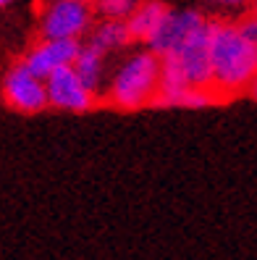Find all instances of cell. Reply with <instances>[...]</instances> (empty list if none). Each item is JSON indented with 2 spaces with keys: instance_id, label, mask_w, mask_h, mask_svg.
Here are the masks:
<instances>
[{
  "instance_id": "cell-1",
  "label": "cell",
  "mask_w": 257,
  "mask_h": 260,
  "mask_svg": "<svg viewBox=\"0 0 257 260\" xmlns=\"http://www.w3.org/2000/svg\"><path fill=\"white\" fill-rule=\"evenodd\" d=\"M257 79V50L241 35L236 21L215 19L213 24V87L231 100L249 92Z\"/></svg>"
},
{
  "instance_id": "cell-2",
  "label": "cell",
  "mask_w": 257,
  "mask_h": 260,
  "mask_svg": "<svg viewBox=\"0 0 257 260\" xmlns=\"http://www.w3.org/2000/svg\"><path fill=\"white\" fill-rule=\"evenodd\" d=\"M160 58L155 53H134L118 66L108 87V103L118 111H139L153 105L160 87Z\"/></svg>"
},
{
  "instance_id": "cell-3",
  "label": "cell",
  "mask_w": 257,
  "mask_h": 260,
  "mask_svg": "<svg viewBox=\"0 0 257 260\" xmlns=\"http://www.w3.org/2000/svg\"><path fill=\"white\" fill-rule=\"evenodd\" d=\"M213 24L215 19H205L173 53L192 87H213Z\"/></svg>"
},
{
  "instance_id": "cell-4",
  "label": "cell",
  "mask_w": 257,
  "mask_h": 260,
  "mask_svg": "<svg viewBox=\"0 0 257 260\" xmlns=\"http://www.w3.org/2000/svg\"><path fill=\"white\" fill-rule=\"evenodd\" d=\"M42 40H79L92 32V6L82 0H53L40 21Z\"/></svg>"
},
{
  "instance_id": "cell-5",
  "label": "cell",
  "mask_w": 257,
  "mask_h": 260,
  "mask_svg": "<svg viewBox=\"0 0 257 260\" xmlns=\"http://www.w3.org/2000/svg\"><path fill=\"white\" fill-rule=\"evenodd\" d=\"M3 100L19 113H40L50 105L45 79L32 74L24 63H16L3 79Z\"/></svg>"
},
{
  "instance_id": "cell-6",
  "label": "cell",
  "mask_w": 257,
  "mask_h": 260,
  "mask_svg": "<svg viewBox=\"0 0 257 260\" xmlns=\"http://www.w3.org/2000/svg\"><path fill=\"white\" fill-rule=\"evenodd\" d=\"M45 87H48V98L50 105L58 111H71V113H87L95 108V92L89 89L82 76L77 74L74 66L58 69L53 71L48 79H45Z\"/></svg>"
},
{
  "instance_id": "cell-7",
  "label": "cell",
  "mask_w": 257,
  "mask_h": 260,
  "mask_svg": "<svg viewBox=\"0 0 257 260\" xmlns=\"http://www.w3.org/2000/svg\"><path fill=\"white\" fill-rule=\"evenodd\" d=\"M202 21H205V16L200 11H189V8H184V11H168V13H165V19H163V24L158 26V32L150 37V42H147L150 53H155L158 58L173 55Z\"/></svg>"
},
{
  "instance_id": "cell-8",
  "label": "cell",
  "mask_w": 257,
  "mask_h": 260,
  "mask_svg": "<svg viewBox=\"0 0 257 260\" xmlns=\"http://www.w3.org/2000/svg\"><path fill=\"white\" fill-rule=\"evenodd\" d=\"M79 53H82L79 40H42L40 45H34L26 53V58L21 63L32 74H37L40 79H48L53 71L77 63Z\"/></svg>"
},
{
  "instance_id": "cell-9",
  "label": "cell",
  "mask_w": 257,
  "mask_h": 260,
  "mask_svg": "<svg viewBox=\"0 0 257 260\" xmlns=\"http://www.w3.org/2000/svg\"><path fill=\"white\" fill-rule=\"evenodd\" d=\"M168 11L171 8L165 6L163 0H144V3L126 19L134 42H150V37L158 32V26L163 24V19H165Z\"/></svg>"
},
{
  "instance_id": "cell-10",
  "label": "cell",
  "mask_w": 257,
  "mask_h": 260,
  "mask_svg": "<svg viewBox=\"0 0 257 260\" xmlns=\"http://www.w3.org/2000/svg\"><path fill=\"white\" fill-rule=\"evenodd\" d=\"M92 48L102 50L105 55L113 53V50H124L126 45L134 42L131 32H129V24L126 21H118V19H102L97 26H92L87 40Z\"/></svg>"
},
{
  "instance_id": "cell-11",
  "label": "cell",
  "mask_w": 257,
  "mask_h": 260,
  "mask_svg": "<svg viewBox=\"0 0 257 260\" xmlns=\"http://www.w3.org/2000/svg\"><path fill=\"white\" fill-rule=\"evenodd\" d=\"M74 69L82 76V82L92 89V92H97L100 82H102V71H105V53L87 42V45H82V53L77 58V63H74Z\"/></svg>"
},
{
  "instance_id": "cell-12",
  "label": "cell",
  "mask_w": 257,
  "mask_h": 260,
  "mask_svg": "<svg viewBox=\"0 0 257 260\" xmlns=\"http://www.w3.org/2000/svg\"><path fill=\"white\" fill-rule=\"evenodd\" d=\"M142 3H144V0H100V3H97V11H100L102 19L126 21Z\"/></svg>"
},
{
  "instance_id": "cell-13",
  "label": "cell",
  "mask_w": 257,
  "mask_h": 260,
  "mask_svg": "<svg viewBox=\"0 0 257 260\" xmlns=\"http://www.w3.org/2000/svg\"><path fill=\"white\" fill-rule=\"evenodd\" d=\"M236 24H239V29H241V35H244V37L249 40V45L257 50V16L249 11V13H244L241 19H236Z\"/></svg>"
},
{
  "instance_id": "cell-14",
  "label": "cell",
  "mask_w": 257,
  "mask_h": 260,
  "mask_svg": "<svg viewBox=\"0 0 257 260\" xmlns=\"http://www.w3.org/2000/svg\"><path fill=\"white\" fill-rule=\"evenodd\" d=\"M210 8H221V11H244L252 0H202Z\"/></svg>"
},
{
  "instance_id": "cell-15",
  "label": "cell",
  "mask_w": 257,
  "mask_h": 260,
  "mask_svg": "<svg viewBox=\"0 0 257 260\" xmlns=\"http://www.w3.org/2000/svg\"><path fill=\"white\" fill-rule=\"evenodd\" d=\"M247 95H249V98H252V100L257 103V79L252 82V87H249V92H247Z\"/></svg>"
},
{
  "instance_id": "cell-16",
  "label": "cell",
  "mask_w": 257,
  "mask_h": 260,
  "mask_svg": "<svg viewBox=\"0 0 257 260\" xmlns=\"http://www.w3.org/2000/svg\"><path fill=\"white\" fill-rule=\"evenodd\" d=\"M82 3H87V6H97L100 0H82Z\"/></svg>"
},
{
  "instance_id": "cell-17",
  "label": "cell",
  "mask_w": 257,
  "mask_h": 260,
  "mask_svg": "<svg viewBox=\"0 0 257 260\" xmlns=\"http://www.w3.org/2000/svg\"><path fill=\"white\" fill-rule=\"evenodd\" d=\"M252 13H254V16H257V0H254V6H252Z\"/></svg>"
},
{
  "instance_id": "cell-18",
  "label": "cell",
  "mask_w": 257,
  "mask_h": 260,
  "mask_svg": "<svg viewBox=\"0 0 257 260\" xmlns=\"http://www.w3.org/2000/svg\"><path fill=\"white\" fill-rule=\"evenodd\" d=\"M11 3V0H0V6H8Z\"/></svg>"
}]
</instances>
